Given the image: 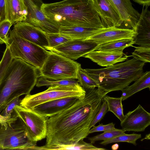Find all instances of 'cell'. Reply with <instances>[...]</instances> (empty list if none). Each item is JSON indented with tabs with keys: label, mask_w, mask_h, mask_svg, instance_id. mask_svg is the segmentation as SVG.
Listing matches in <instances>:
<instances>
[{
	"label": "cell",
	"mask_w": 150,
	"mask_h": 150,
	"mask_svg": "<svg viewBox=\"0 0 150 150\" xmlns=\"http://www.w3.org/2000/svg\"><path fill=\"white\" fill-rule=\"evenodd\" d=\"M85 97L47 121L46 145H70L83 140L105 95L99 88L85 89Z\"/></svg>",
	"instance_id": "6da1fadb"
},
{
	"label": "cell",
	"mask_w": 150,
	"mask_h": 150,
	"mask_svg": "<svg viewBox=\"0 0 150 150\" xmlns=\"http://www.w3.org/2000/svg\"><path fill=\"white\" fill-rule=\"evenodd\" d=\"M41 9L47 18L60 27L105 28L92 0H64L43 3Z\"/></svg>",
	"instance_id": "7a4b0ae2"
},
{
	"label": "cell",
	"mask_w": 150,
	"mask_h": 150,
	"mask_svg": "<svg viewBox=\"0 0 150 150\" xmlns=\"http://www.w3.org/2000/svg\"><path fill=\"white\" fill-rule=\"evenodd\" d=\"M39 70L18 58H13L0 82V112L17 96L30 94L40 76Z\"/></svg>",
	"instance_id": "3957f363"
},
{
	"label": "cell",
	"mask_w": 150,
	"mask_h": 150,
	"mask_svg": "<svg viewBox=\"0 0 150 150\" xmlns=\"http://www.w3.org/2000/svg\"><path fill=\"white\" fill-rule=\"evenodd\" d=\"M145 62L132 58L105 68L84 69L98 83L105 95L112 91H122L136 81L143 73Z\"/></svg>",
	"instance_id": "277c9868"
},
{
	"label": "cell",
	"mask_w": 150,
	"mask_h": 150,
	"mask_svg": "<svg viewBox=\"0 0 150 150\" xmlns=\"http://www.w3.org/2000/svg\"><path fill=\"white\" fill-rule=\"evenodd\" d=\"M8 46L13 58H18L32 65L38 70L42 67L49 51L18 36L13 30H10Z\"/></svg>",
	"instance_id": "5b68a950"
},
{
	"label": "cell",
	"mask_w": 150,
	"mask_h": 150,
	"mask_svg": "<svg viewBox=\"0 0 150 150\" xmlns=\"http://www.w3.org/2000/svg\"><path fill=\"white\" fill-rule=\"evenodd\" d=\"M81 64L74 60L50 51L41 68L40 76L52 80L77 79V74Z\"/></svg>",
	"instance_id": "8992f818"
},
{
	"label": "cell",
	"mask_w": 150,
	"mask_h": 150,
	"mask_svg": "<svg viewBox=\"0 0 150 150\" xmlns=\"http://www.w3.org/2000/svg\"><path fill=\"white\" fill-rule=\"evenodd\" d=\"M86 93L85 90L79 83L70 86H51L42 92L26 95L21 100L20 105L30 109L42 103L59 98L76 97L83 99Z\"/></svg>",
	"instance_id": "52a82bcc"
},
{
	"label": "cell",
	"mask_w": 150,
	"mask_h": 150,
	"mask_svg": "<svg viewBox=\"0 0 150 150\" xmlns=\"http://www.w3.org/2000/svg\"><path fill=\"white\" fill-rule=\"evenodd\" d=\"M14 110L18 118L24 125L30 141L36 144L38 141L46 137L48 117L20 105H16Z\"/></svg>",
	"instance_id": "ba28073f"
},
{
	"label": "cell",
	"mask_w": 150,
	"mask_h": 150,
	"mask_svg": "<svg viewBox=\"0 0 150 150\" xmlns=\"http://www.w3.org/2000/svg\"><path fill=\"white\" fill-rule=\"evenodd\" d=\"M36 145L29 140L25 126L21 121L6 128L0 124V149L27 150Z\"/></svg>",
	"instance_id": "9c48e42d"
},
{
	"label": "cell",
	"mask_w": 150,
	"mask_h": 150,
	"mask_svg": "<svg viewBox=\"0 0 150 150\" xmlns=\"http://www.w3.org/2000/svg\"><path fill=\"white\" fill-rule=\"evenodd\" d=\"M28 15L25 22L39 28L46 33H59L60 26L47 18L41 9L42 0H24Z\"/></svg>",
	"instance_id": "30bf717a"
},
{
	"label": "cell",
	"mask_w": 150,
	"mask_h": 150,
	"mask_svg": "<svg viewBox=\"0 0 150 150\" xmlns=\"http://www.w3.org/2000/svg\"><path fill=\"white\" fill-rule=\"evenodd\" d=\"M98 45L86 39H73L49 50L75 60L94 50Z\"/></svg>",
	"instance_id": "8fae6325"
},
{
	"label": "cell",
	"mask_w": 150,
	"mask_h": 150,
	"mask_svg": "<svg viewBox=\"0 0 150 150\" xmlns=\"http://www.w3.org/2000/svg\"><path fill=\"white\" fill-rule=\"evenodd\" d=\"M150 125V113L140 105L134 110L129 111L121 122L122 129L125 131L142 132Z\"/></svg>",
	"instance_id": "7c38bea8"
},
{
	"label": "cell",
	"mask_w": 150,
	"mask_h": 150,
	"mask_svg": "<svg viewBox=\"0 0 150 150\" xmlns=\"http://www.w3.org/2000/svg\"><path fill=\"white\" fill-rule=\"evenodd\" d=\"M13 30L20 37L45 49L48 43L47 33L39 28L25 21L18 22Z\"/></svg>",
	"instance_id": "4fadbf2b"
},
{
	"label": "cell",
	"mask_w": 150,
	"mask_h": 150,
	"mask_svg": "<svg viewBox=\"0 0 150 150\" xmlns=\"http://www.w3.org/2000/svg\"><path fill=\"white\" fill-rule=\"evenodd\" d=\"M104 27L121 28L122 21L119 14L109 0H92Z\"/></svg>",
	"instance_id": "5bb4252c"
},
{
	"label": "cell",
	"mask_w": 150,
	"mask_h": 150,
	"mask_svg": "<svg viewBox=\"0 0 150 150\" xmlns=\"http://www.w3.org/2000/svg\"><path fill=\"white\" fill-rule=\"evenodd\" d=\"M137 33L133 30L119 27L105 28L86 38L98 45L123 39H134Z\"/></svg>",
	"instance_id": "9a60e30c"
},
{
	"label": "cell",
	"mask_w": 150,
	"mask_h": 150,
	"mask_svg": "<svg viewBox=\"0 0 150 150\" xmlns=\"http://www.w3.org/2000/svg\"><path fill=\"white\" fill-rule=\"evenodd\" d=\"M80 99H82L76 97L59 98L42 103L30 109L49 117L67 109Z\"/></svg>",
	"instance_id": "2e32d148"
},
{
	"label": "cell",
	"mask_w": 150,
	"mask_h": 150,
	"mask_svg": "<svg viewBox=\"0 0 150 150\" xmlns=\"http://www.w3.org/2000/svg\"><path fill=\"white\" fill-rule=\"evenodd\" d=\"M117 10L122 21L121 28L134 30L139 13L132 6L130 0H109Z\"/></svg>",
	"instance_id": "e0dca14e"
},
{
	"label": "cell",
	"mask_w": 150,
	"mask_h": 150,
	"mask_svg": "<svg viewBox=\"0 0 150 150\" xmlns=\"http://www.w3.org/2000/svg\"><path fill=\"white\" fill-rule=\"evenodd\" d=\"M129 57L123 52H109L93 50L83 55L99 65L106 67L124 62Z\"/></svg>",
	"instance_id": "ac0fdd59"
},
{
	"label": "cell",
	"mask_w": 150,
	"mask_h": 150,
	"mask_svg": "<svg viewBox=\"0 0 150 150\" xmlns=\"http://www.w3.org/2000/svg\"><path fill=\"white\" fill-rule=\"evenodd\" d=\"M149 6H143L134 30L137 35L135 44L150 47V11Z\"/></svg>",
	"instance_id": "d6986e66"
},
{
	"label": "cell",
	"mask_w": 150,
	"mask_h": 150,
	"mask_svg": "<svg viewBox=\"0 0 150 150\" xmlns=\"http://www.w3.org/2000/svg\"><path fill=\"white\" fill-rule=\"evenodd\" d=\"M5 19L12 24L20 21H25L28 15L24 0H5Z\"/></svg>",
	"instance_id": "ffe728a7"
},
{
	"label": "cell",
	"mask_w": 150,
	"mask_h": 150,
	"mask_svg": "<svg viewBox=\"0 0 150 150\" xmlns=\"http://www.w3.org/2000/svg\"><path fill=\"white\" fill-rule=\"evenodd\" d=\"M104 28H96L80 26H60L59 33L74 39H86Z\"/></svg>",
	"instance_id": "44dd1931"
},
{
	"label": "cell",
	"mask_w": 150,
	"mask_h": 150,
	"mask_svg": "<svg viewBox=\"0 0 150 150\" xmlns=\"http://www.w3.org/2000/svg\"><path fill=\"white\" fill-rule=\"evenodd\" d=\"M106 149L94 146L91 143H87L80 140L76 143L70 145H46L38 146L36 145L31 146L28 150H105Z\"/></svg>",
	"instance_id": "7402d4cb"
},
{
	"label": "cell",
	"mask_w": 150,
	"mask_h": 150,
	"mask_svg": "<svg viewBox=\"0 0 150 150\" xmlns=\"http://www.w3.org/2000/svg\"><path fill=\"white\" fill-rule=\"evenodd\" d=\"M146 88H150V71L143 72L134 83L123 89L120 97L122 101L126 100L134 94Z\"/></svg>",
	"instance_id": "603a6c76"
},
{
	"label": "cell",
	"mask_w": 150,
	"mask_h": 150,
	"mask_svg": "<svg viewBox=\"0 0 150 150\" xmlns=\"http://www.w3.org/2000/svg\"><path fill=\"white\" fill-rule=\"evenodd\" d=\"M135 43L134 39H127L110 42L98 45L94 50L109 52H123L125 48Z\"/></svg>",
	"instance_id": "cb8c5ba5"
},
{
	"label": "cell",
	"mask_w": 150,
	"mask_h": 150,
	"mask_svg": "<svg viewBox=\"0 0 150 150\" xmlns=\"http://www.w3.org/2000/svg\"><path fill=\"white\" fill-rule=\"evenodd\" d=\"M103 100L107 103L108 112H112L122 122L124 119L125 115L123 113L121 98L111 97L106 95L104 96Z\"/></svg>",
	"instance_id": "d4e9b609"
},
{
	"label": "cell",
	"mask_w": 150,
	"mask_h": 150,
	"mask_svg": "<svg viewBox=\"0 0 150 150\" xmlns=\"http://www.w3.org/2000/svg\"><path fill=\"white\" fill-rule=\"evenodd\" d=\"M77 79L84 89H92L98 86L97 82L90 76L81 67L77 71Z\"/></svg>",
	"instance_id": "484cf974"
},
{
	"label": "cell",
	"mask_w": 150,
	"mask_h": 150,
	"mask_svg": "<svg viewBox=\"0 0 150 150\" xmlns=\"http://www.w3.org/2000/svg\"><path fill=\"white\" fill-rule=\"evenodd\" d=\"M79 83L77 79H69L59 80H52L42 76H40L37 80L36 86L39 87L43 86H50L55 85H74Z\"/></svg>",
	"instance_id": "4316f807"
},
{
	"label": "cell",
	"mask_w": 150,
	"mask_h": 150,
	"mask_svg": "<svg viewBox=\"0 0 150 150\" xmlns=\"http://www.w3.org/2000/svg\"><path fill=\"white\" fill-rule=\"evenodd\" d=\"M141 138V134H125L120 135L111 139L104 140L100 144L106 145L108 144L118 142H127L132 144L135 146L137 145V140Z\"/></svg>",
	"instance_id": "83f0119b"
},
{
	"label": "cell",
	"mask_w": 150,
	"mask_h": 150,
	"mask_svg": "<svg viewBox=\"0 0 150 150\" xmlns=\"http://www.w3.org/2000/svg\"><path fill=\"white\" fill-rule=\"evenodd\" d=\"M48 43L46 50L51 49L64 44L69 41L74 39L73 38L65 35L59 33H47Z\"/></svg>",
	"instance_id": "f1b7e54d"
},
{
	"label": "cell",
	"mask_w": 150,
	"mask_h": 150,
	"mask_svg": "<svg viewBox=\"0 0 150 150\" xmlns=\"http://www.w3.org/2000/svg\"><path fill=\"white\" fill-rule=\"evenodd\" d=\"M124 130L116 129L114 130L104 132L103 133L95 136L88 138V140L92 144L100 140H105L111 139L119 135L125 134Z\"/></svg>",
	"instance_id": "f546056e"
},
{
	"label": "cell",
	"mask_w": 150,
	"mask_h": 150,
	"mask_svg": "<svg viewBox=\"0 0 150 150\" xmlns=\"http://www.w3.org/2000/svg\"><path fill=\"white\" fill-rule=\"evenodd\" d=\"M134 47L135 49L131 56L145 63L150 62V47L139 46Z\"/></svg>",
	"instance_id": "4dcf8cb0"
},
{
	"label": "cell",
	"mask_w": 150,
	"mask_h": 150,
	"mask_svg": "<svg viewBox=\"0 0 150 150\" xmlns=\"http://www.w3.org/2000/svg\"><path fill=\"white\" fill-rule=\"evenodd\" d=\"M12 24L10 21L5 19L0 23V44L5 43L6 45L8 43L9 31Z\"/></svg>",
	"instance_id": "1f68e13d"
},
{
	"label": "cell",
	"mask_w": 150,
	"mask_h": 150,
	"mask_svg": "<svg viewBox=\"0 0 150 150\" xmlns=\"http://www.w3.org/2000/svg\"><path fill=\"white\" fill-rule=\"evenodd\" d=\"M13 59L9 47L6 45V50L0 62V82L5 71Z\"/></svg>",
	"instance_id": "d6a6232c"
},
{
	"label": "cell",
	"mask_w": 150,
	"mask_h": 150,
	"mask_svg": "<svg viewBox=\"0 0 150 150\" xmlns=\"http://www.w3.org/2000/svg\"><path fill=\"white\" fill-rule=\"evenodd\" d=\"M20 96H17L13 99L8 102L2 111L1 115L4 116H11L14 111V108L16 105H19L21 100Z\"/></svg>",
	"instance_id": "836d02e7"
},
{
	"label": "cell",
	"mask_w": 150,
	"mask_h": 150,
	"mask_svg": "<svg viewBox=\"0 0 150 150\" xmlns=\"http://www.w3.org/2000/svg\"><path fill=\"white\" fill-rule=\"evenodd\" d=\"M108 108L107 103L103 99L100 108L91 124V128L102 120L108 112Z\"/></svg>",
	"instance_id": "e575fe53"
},
{
	"label": "cell",
	"mask_w": 150,
	"mask_h": 150,
	"mask_svg": "<svg viewBox=\"0 0 150 150\" xmlns=\"http://www.w3.org/2000/svg\"><path fill=\"white\" fill-rule=\"evenodd\" d=\"M115 129V124L112 122L105 125L101 123L97 126H93L92 128L90 129L89 134L96 132H106Z\"/></svg>",
	"instance_id": "d590c367"
},
{
	"label": "cell",
	"mask_w": 150,
	"mask_h": 150,
	"mask_svg": "<svg viewBox=\"0 0 150 150\" xmlns=\"http://www.w3.org/2000/svg\"><path fill=\"white\" fill-rule=\"evenodd\" d=\"M18 119L15 113L11 116H6L1 115L0 112V124L5 128L8 125L11 126L13 124L16 123Z\"/></svg>",
	"instance_id": "8d00e7d4"
},
{
	"label": "cell",
	"mask_w": 150,
	"mask_h": 150,
	"mask_svg": "<svg viewBox=\"0 0 150 150\" xmlns=\"http://www.w3.org/2000/svg\"><path fill=\"white\" fill-rule=\"evenodd\" d=\"M5 0H0V16L1 21L5 19Z\"/></svg>",
	"instance_id": "74e56055"
},
{
	"label": "cell",
	"mask_w": 150,
	"mask_h": 150,
	"mask_svg": "<svg viewBox=\"0 0 150 150\" xmlns=\"http://www.w3.org/2000/svg\"><path fill=\"white\" fill-rule=\"evenodd\" d=\"M135 2L143 6H148L150 5V0H133Z\"/></svg>",
	"instance_id": "f35d334b"
},
{
	"label": "cell",
	"mask_w": 150,
	"mask_h": 150,
	"mask_svg": "<svg viewBox=\"0 0 150 150\" xmlns=\"http://www.w3.org/2000/svg\"><path fill=\"white\" fill-rule=\"evenodd\" d=\"M119 147V145L117 144H115L111 146V149L113 150H117Z\"/></svg>",
	"instance_id": "ab89813d"
},
{
	"label": "cell",
	"mask_w": 150,
	"mask_h": 150,
	"mask_svg": "<svg viewBox=\"0 0 150 150\" xmlns=\"http://www.w3.org/2000/svg\"><path fill=\"white\" fill-rule=\"evenodd\" d=\"M150 139V134L146 135L145 137L141 140V141H142L144 140H149Z\"/></svg>",
	"instance_id": "60d3db41"
},
{
	"label": "cell",
	"mask_w": 150,
	"mask_h": 150,
	"mask_svg": "<svg viewBox=\"0 0 150 150\" xmlns=\"http://www.w3.org/2000/svg\"><path fill=\"white\" fill-rule=\"evenodd\" d=\"M1 21V17H0V23Z\"/></svg>",
	"instance_id": "b9f144b4"
}]
</instances>
